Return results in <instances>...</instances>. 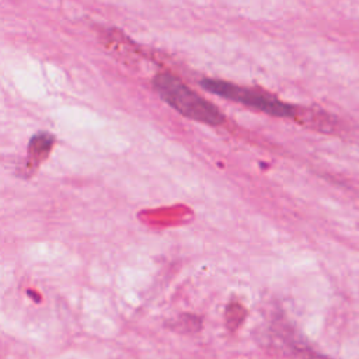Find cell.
<instances>
[{"instance_id": "cell-2", "label": "cell", "mask_w": 359, "mask_h": 359, "mask_svg": "<svg viewBox=\"0 0 359 359\" xmlns=\"http://www.w3.org/2000/svg\"><path fill=\"white\" fill-rule=\"evenodd\" d=\"M201 86L212 94L241 102L244 105L252 107L255 109H259V111L273 115V116H294L296 115V111L293 107L283 104L276 97H273L268 93H264V91L238 87L231 83L222 81V80H213V79H203L201 81Z\"/></svg>"}, {"instance_id": "cell-3", "label": "cell", "mask_w": 359, "mask_h": 359, "mask_svg": "<svg viewBox=\"0 0 359 359\" xmlns=\"http://www.w3.org/2000/svg\"><path fill=\"white\" fill-rule=\"evenodd\" d=\"M52 143H53V137L49 136V133H39L34 136L28 149L29 158L34 160V163H38L39 160H42L46 156L48 150L50 149Z\"/></svg>"}, {"instance_id": "cell-1", "label": "cell", "mask_w": 359, "mask_h": 359, "mask_svg": "<svg viewBox=\"0 0 359 359\" xmlns=\"http://www.w3.org/2000/svg\"><path fill=\"white\" fill-rule=\"evenodd\" d=\"M158 95L184 116L208 125H220L224 119L222 112L198 93L185 86L170 73H160L153 80Z\"/></svg>"}]
</instances>
